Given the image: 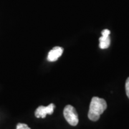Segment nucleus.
<instances>
[{
    "mask_svg": "<svg viewBox=\"0 0 129 129\" xmlns=\"http://www.w3.org/2000/svg\"><path fill=\"white\" fill-rule=\"evenodd\" d=\"M107 108V103L101 98L93 97L90 104L88 111V118L92 121H97L100 118V116L103 113Z\"/></svg>",
    "mask_w": 129,
    "mask_h": 129,
    "instance_id": "f257e3e1",
    "label": "nucleus"
},
{
    "mask_svg": "<svg viewBox=\"0 0 129 129\" xmlns=\"http://www.w3.org/2000/svg\"><path fill=\"white\" fill-rule=\"evenodd\" d=\"M63 115L65 120L68 121L70 125L73 126H75L78 125L79 122L78 114L73 106L70 105L65 106L63 111Z\"/></svg>",
    "mask_w": 129,
    "mask_h": 129,
    "instance_id": "f03ea898",
    "label": "nucleus"
},
{
    "mask_svg": "<svg viewBox=\"0 0 129 129\" xmlns=\"http://www.w3.org/2000/svg\"><path fill=\"white\" fill-rule=\"evenodd\" d=\"M55 108V106L53 103H51L47 106H39L35 111V115L37 118H45L47 114L52 115L53 113Z\"/></svg>",
    "mask_w": 129,
    "mask_h": 129,
    "instance_id": "7ed1b4c3",
    "label": "nucleus"
},
{
    "mask_svg": "<svg viewBox=\"0 0 129 129\" xmlns=\"http://www.w3.org/2000/svg\"><path fill=\"white\" fill-rule=\"evenodd\" d=\"M102 36L99 38L100 44L99 46L101 49H106L110 46L111 44V39H110V34L111 32L109 29H103L101 32Z\"/></svg>",
    "mask_w": 129,
    "mask_h": 129,
    "instance_id": "20e7f679",
    "label": "nucleus"
},
{
    "mask_svg": "<svg viewBox=\"0 0 129 129\" xmlns=\"http://www.w3.org/2000/svg\"><path fill=\"white\" fill-rule=\"evenodd\" d=\"M63 49L61 47H55L51 50L47 56V60L50 62H55L58 60V58L62 55Z\"/></svg>",
    "mask_w": 129,
    "mask_h": 129,
    "instance_id": "39448f33",
    "label": "nucleus"
},
{
    "mask_svg": "<svg viewBox=\"0 0 129 129\" xmlns=\"http://www.w3.org/2000/svg\"><path fill=\"white\" fill-rule=\"evenodd\" d=\"M16 129H31L25 123H18L17 125V128Z\"/></svg>",
    "mask_w": 129,
    "mask_h": 129,
    "instance_id": "423d86ee",
    "label": "nucleus"
},
{
    "mask_svg": "<svg viewBox=\"0 0 129 129\" xmlns=\"http://www.w3.org/2000/svg\"><path fill=\"white\" fill-rule=\"evenodd\" d=\"M125 92H126V95L129 98V77L126 80L125 82Z\"/></svg>",
    "mask_w": 129,
    "mask_h": 129,
    "instance_id": "0eeeda50",
    "label": "nucleus"
}]
</instances>
